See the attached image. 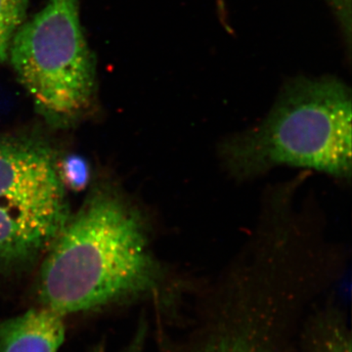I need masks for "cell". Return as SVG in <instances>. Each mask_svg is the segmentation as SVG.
<instances>
[{
  "label": "cell",
  "instance_id": "cell-1",
  "mask_svg": "<svg viewBox=\"0 0 352 352\" xmlns=\"http://www.w3.org/2000/svg\"><path fill=\"white\" fill-rule=\"evenodd\" d=\"M39 264L41 307L62 315L151 295L162 278L140 212L105 186L69 214Z\"/></svg>",
  "mask_w": 352,
  "mask_h": 352
},
{
  "label": "cell",
  "instance_id": "cell-2",
  "mask_svg": "<svg viewBox=\"0 0 352 352\" xmlns=\"http://www.w3.org/2000/svg\"><path fill=\"white\" fill-rule=\"evenodd\" d=\"M351 119V92L342 80L298 78L258 126L223 143L220 157L239 179L287 166L349 180Z\"/></svg>",
  "mask_w": 352,
  "mask_h": 352
},
{
  "label": "cell",
  "instance_id": "cell-3",
  "mask_svg": "<svg viewBox=\"0 0 352 352\" xmlns=\"http://www.w3.org/2000/svg\"><path fill=\"white\" fill-rule=\"evenodd\" d=\"M232 282L196 307L164 352H298L307 284L268 274Z\"/></svg>",
  "mask_w": 352,
  "mask_h": 352
},
{
  "label": "cell",
  "instance_id": "cell-4",
  "mask_svg": "<svg viewBox=\"0 0 352 352\" xmlns=\"http://www.w3.org/2000/svg\"><path fill=\"white\" fill-rule=\"evenodd\" d=\"M8 61L48 122L69 126L94 106L96 61L80 23V0H48L16 34Z\"/></svg>",
  "mask_w": 352,
  "mask_h": 352
},
{
  "label": "cell",
  "instance_id": "cell-5",
  "mask_svg": "<svg viewBox=\"0 0 352 352\" xmlns=\"http://www.w3.org/2000/svg\"><path fill=\"white\" fill-rule=\"evenodd\" d=\"M54 150L29 135H0V279L39 265L69 217Z\"/></svg>",
  "mask_w": 352,
  "mask_h": 352
},
{
  "label": "cell",
  "instance_id": "cell-6",
  "mask_svg": "<svg viewBox=\"0 0 352 352\" xmlns=\"http://www.w3.org/2000/svg\"><path fill=\"white\" fill-rule=\"evenodd\" d=\"M64 315L32 308L0 322V352H58L65 339Z\"/></svg>",
  "mask_w": 352,
  "mask_h": 352
},
{
  "label": "cell",
  "instance_id": "cell-7",
  "mask_svg": "<svg viewBox=\"0 0 352 352\" xmlns=\"http://www.w3.org/2000/svg\"><path fill=\"white\" fill-rule=\"evenodd\" d=\"M298 352H352L351 330L344 311L329 305L309 311Z\"/></svg>",
  "mask_w": 352,
  "mask_h": 352
},
{
  "label": "cell",
  "instance_id": "cell-8",
  "mask_svg": "<svg viewBox=\"0 0 352 352\" xmlns=\"http://www.w3.org/2000/svg\"><path fill=\"white\" fill-rule=\"evenodd\" d=\"M29 0H0V65L9 59L11 44L27 20Z\"/></svg>",
  "mask_w": 352,
  "mask_h": 352
},
{
  "label": "cell",
  "instance_id": "cell-9",
  "mask_svg": "<svg viewBox=\"0 0 352 352\" xmlns=\"http://www.w3.org/2000/svg\"><path fill=\"white\" fill-rule=\"evenodd\" d=\"M60 175L63 180L65 186L69 188L80 190L87 186L89 170L87 162L82 157L69 156L64 160L63 163L59 164Z\"/></svg>",
  "mask_w": 352,
  "mask_h": 352
},
{
  "label": "cell",
  "instance_id": "cell-10",
  "mask_svg": "<svg viewBox=\"0 0 352 352\" xmlns=\"http://www.w3.org/2000/svg\"><path fill=\"white\" fill-rule=\"evenodd\" d=\"M146 337V328L143 324H141L140 327L138 328V332L132 339L129 346L126 347L124 352H143L145 344ZM90 352H104L101 346L95 347L94 351Z\"/></svg>",
  "mask_w": 352,
  "mask_h": 352
}]
</instances>
